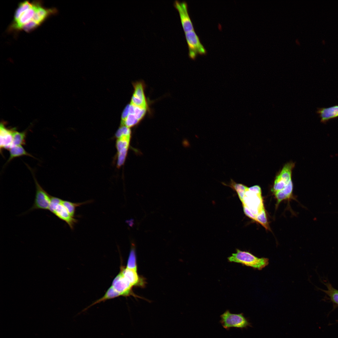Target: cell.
Wrapping results in <instances>:
<instances>
[{"label": "cell", "instance_id": "6da1fadb", "mask_svg": "<svg viewBox=\"0 0 338 338\" xmlns=\"http://www.w3.org/2000/svg\"><path fill=\"white\" fill-rule=\"evenodd\" d=\"M231 262L241 264L258 270H261L269 264V259L258 258L251 253L237 249L236 252L228 258Z\"/></svg>", "mask_w": 338, "mask_h": 338}, {"label": "cell", "instance_id": "7a4b0ae2", "mask_svg": "<svg viewBox=\"0 0 338 338\" xmlns=\"http://www.w3.org/2000/svg\"><path fill=\"white\" fill-rule=\"evenodd\" d=\"M220 322L222 326L227 330L232 327L243 329L251 326L248 319L243 313L233 314L227 310L220 316Z\"/></svg>", "mask_w": 338, "mask_h": 338}, {"label": "cell", "instance_id": "3957f363", "mask_svg": "<svg viewBox=\"0 0 338 338\" xmlns=\"http://www.w3.org/2000/svg\"><path fill=\"white\" fill-rule=\"evenodd\" d=\"M61 199L51 196L49 211L60 220L65 222L70 229H74L77 220L72 216L62 204Z\"/></svg>", "mask_w": 338, "mask_h": 338}, {"label": "cell", "instance_id": "277c9868", "mask_svg": "<svg viewBox=\"0 0 338 338\" xmlns=\"http://www.w3.org/2000/svg\"><path fill=\"white\" fill-rule=\"evenodd\" d=\"M243 208L247 209L256 216L264 209L261 193H257L248 189L242 201Z\"/></svg>", "mask_w": 338, "mask_h": 338}, {"label": "cell", "instance_id": "5b68a950", "mask_svg": "<svg viewBox=\"0 0 338 338\" xmlns=\"http://www.w3.org/2000/svg\"><path fill=\"white\" fill-rule=\"evenodd\" d=\"M29 168L33 174L36 186V193L34 203L30 211L36 209L49 210L51 196L49 195L39 185L33 171Z\"/></svg>", "mask_w": 338, "mask_h": 338}, {"label": "cell", "instance_id": "8992f818", "mask_svg": "<svg viewBox=\"0 0 338 338\" xmlns=\"http://www.w3.org/2000/svg\"><path fill=\"white\" fill-rule=\"evenodd\" d=\"M189 57L194 59L198 54H204L207 51L194 30L185 33Z\"/></svg>", "mask_w": 338, "mask_h": 338}, {"label": "cell", "instance_id": "52a82bcc", "mask_svg": "<svg viewBox=\"0 0 338 338\" xmlns=\"http://www.w3.org/2000/svg\"><path fill=\"white\" fill-rule=\"evenodd\" d=\"M294 166V163L289 162L283 167L275 180L272 190L274 193L284 189L291 180L292 172Z\"/></svg>", "mask_w": 338, "mask_h": 338}, {"label": "cell", "instance_id": "ba28073f", "mask_svg": "<svg viewBox=\"0 0 338 338\" xmlns=\"http://www.w3.org/2000/svg\"><path fill=\"white\" fill-rule=\"evenodd\" d=\"M134 91L131 99V104L147 110L148 105L145 94V83L142 81L133 83Z\"/></svg>", "mask_w": 338, "mask_h": 338}, {"label": "cell", "instance_id": "9c48e42d", "mask_svg": "<svg viewBox=\"0 0 338 338\" xmlns=\"http://www.w3.org/2000/svg\"><path fill=\"white\" fill-rule=\"evenodd\" d=\"M174 6L178 11L184 32L194 30L193 24L188 14L187 3L185 1L176 0L174 2Z\"/></svg>", "mask_w": 338, "mask_h": 338}, {"label": "cell", "instance_id": "30bf717a", "mask_svg": "<svg viewBox=\"0 0 338 338\" xmlns=\"http://www.w3.org/2000/svg\"><path fill=\"white\" fill-rule=\"evenodd\" d=\"M40 5V2L33 3L32 6L27 10L16 22L12 23L11 28L16 30L22 29L24 25L32 19L36 10Z\"/></svg>", "mask_w": 338, "mask_h": 338}, {"label": "cell", "instance_id": "8fae6325", "mask_svg": "<svg viewBox=\"0 0 338 338\" xmlns=\"http://www.w3.org/2000/svg\"><path fill=\"white\" fill-rule=\"evenodd\" d=\"M14 129H9L3 123L0 126V151L3 149L9 150L13 147V132Z\"/></svg>", "mask_w": 338, "mask_h": 338}, {"label": "cell", "instance_id": "7c38bea8", "mask_svg": "<svg viewBox=\"0 0 338 338\" xmlns=\"http://www.w3.org/2000/svg\"><path fill=\"white\" fill-rule=\"evenodd\" d=\"M320 122L325 123L329 120L338 117V105L328 108H318L316 112Z\"/></svg>", "mask_w": 338, "mask_h": 338}, {"label": "cell", "instance_id": "4fadbf2b", "mask_svg": "<svg viewBox=\"0 0 338 338\" xmlns=\"http://www.w3.org/2000/svg\"><path fill=\"white\" fill-rule=\"evenodd\" d=\"M55 9H46L41 7V5L37 8L31 20L37 23L39 25L50 15L56 12Z\"/></svg>", "mask_w": 338, "mask_h": 338}, {"label": "cell", "instance_id": "5bb4252c", "mask_svg": "<svg viewBox=\"0 0 338 338\" xmlns=\"http://www.w3.org/2000/svg\"><path fill=\"white\" fill-rule=\"evenodd\" d=\"M293 189V185L291 179L284 189L274 193L277 201V206L282 201L290 198L292 196Z\"/></svg>", "mask_w": 338, "mask_h": 338}, {"label": "cell", "instance_id": "9a60e30c", "mask_svg": "<svg viewBox=\"0 0 338 338\" xmlns=\"http://www.w3.org/2000/svg\"><path fill=\"white\" fill-rule=\"evenodd\" d=\"M133 286L142 285V280L138 276L136 270L126 268L120 272Z\"/></svg>", "mask_w": 338, "mask_h": 338}, {"label": "cell", "instance_id": "2e32d148", "mask_svg": "<svg viewBox=\"0 0 338 338\" xmlns=\"http://www.w3.org/2000/svg\"><path fill=\"white\" fill-rule=\"evenodd\" d=\"M9 151L10 156L6 164L15 158L22 156H26L34 158L32 155L27 152L22 146H14L10 149Z\"/></svg>", "mask_w": 338, "mask_h": 338}, {"label": "cell", "instance_id": "e0dca14e", "mask_svg": "<svg viewBox=\"0 0 338 338\" xmlns=\"http://www.w3.org/2000/svg\"><path fill=\"white\" fill-rule=\"evenodd\" d=\"M222 183L224 185L229 187L234 190L237 193L241 201L243 200L245 192L248 189V187L243 184L237 183L232 179H231L230 182L228 184L224 182Z\"/></svg>", "mask_w": 338, "mask_h": 338}, {"label": "cell", "instance_id": "ac0fdd59", "mask_svg": "<svg viewBox=\"0 0 338 338\" xmlns=\"http://www.w3.org/2000/svg\"><path fill=\"white\" fill-rule=\"evenodd\" d=\"M26 132H19L13 129V146L25 145Z\"/></svg>", "mask_w": 338, "mask_h": 338}, {"label": "cell", "instance_id": "d6986e66", "mask_svg": "<svg viewBox=\"0 0 338 338\" xmlns=\"http://www.w3.org/2000/svg\"><path fill=\"white\" fill-rule=\"evenodd\" d=\"M33 3H31L28 1H25L20 3L16 10L14 16L13 23L16 22L22 15L32 5Z\"/></svg>", "mask_w": 338, "mask_h": 338}, {"label": "cell", "instance_id": "ffe728a7", "mask_svg": "<svg viewBox=\"0 0 338 338\" xmlns=\"http://www.w3.org/2000/svg\"><path fill=\"white\" fill-rule=\"evenodd\" d=\"M90 201H86L80 203H74L66 200H62V204L67 210L69 213L73 217H74L76 208L78 207L85 204Z\"/></svg>", "mask_w": 338, "mask_h": 338}, {"label": "cell", "instance_id": "44dd1931", "mask_svg": "<svg viewBox=\"0 0 338 338\" xmlns=\"http://www.w3.org/2000/svg\"><path fill=\"white\" fill-rule=\"evenodd\" d=\"M135 246L134 243H132L126 268L137 270Z\"/></svg>", "mask_w": 338, "mask_h": 338}, {"label": "cell", "instance_id": "7402d4cb", "mask_svg": "<svg viewBox=\"0 0 338 338\" xmlns=\"http://www.w3.org/2000/svg\"><path fill=\"white\" fill-rule=\"evenodd\" d=\"M327 288V290H322L330 298L331 300L334 303L338 305V290L334 288L329 283L325 284Z\"/></svg>", "mask_w": 338, "mask_h": 338}, {"label": "cell", "instance_id": "603a6c76", "mask_svg": "<svg viewBox=\"0 0 338 338\" xmlns=\"http://www.w3.org/2000/svg\"><path fill=\"white\" fill-rule=\"evenodd\" d=\"M139 122L134 114L129 113L125 119L121 122V125H124L130 128L136 125Z\"/></svg>", "mask_w": 338, "mask_h": 338}, {"label": "cell", "instance_id": "cb8c5ba5", "mask_svg": "<svg viewBox=\"0 0 338 338\" xmlns=\"http://www.w3.org/2000/svg\"><path fill=\"white\" fill-rule=\"evenodd\" d=\"M256 221L260 224L267 230L270 229L265 210L263 209L256 217Z\"/></svg>", "mask_w": 338, "mask_h": 338}, {"label": "cell", "instance_id": "d4e9b609", "mask_svg": "<svg viewBox=\"0 0 338 338\" xmlns=\"http://www.w3.org/2000/svg\"><path fill=\"white\" fill-rule=\"evenodd\" d=\"M39 25L35 21L31 20L26 24L22 28L24 30L29 32L37 28Z\"/></svg>", "mask_w": 338, "mask_h": 338}, {"label": "cell", "instance_id": "484cf974", "mask_svg": "<svg viewBox=\"0 0 338 338\" xmlns=\"http://www.w3.org/2000/svg\"><path fill=\"white\" fill-rule=\"evenodd\" d=\"M129 104L126 105L121 115V122L123 121L129 113Z\"/></svg>", "mask_w": 338, "mask_h": 338}]
</instances>
